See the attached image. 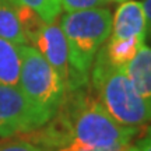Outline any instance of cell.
I'll use <instances>...</instances> for the list:
<instances>
[{"label": "cell", "mask_w": 151, "mask_h": 151, "mask_svg": "<svg viewBox=\"0 0 151 151\" xmlns=\"http://www.w3.org/2000/svg\"><path fill=\"white\" fill-rule=\"evenodd\" d=\"M86 87L66 92L62 106L34 143L45 150H59L69 144L94 148L129 144L139 127L118 123Z\"/></svg>", "instance_id": "6da1fadb"}, {"label": "cell", "mask_w": 151, "mask_h": 151, "mask_svg": "<svg viewBox=\"0 0 151 151\" xmlns=\"http://www.w3.org/2000/svg\"><path fill=\"white\" fill-rule=\"evenodd\" d=\"M60 28L69 52V92L88 84L95 55L112 31V14L102 7L66 13L60 18Z\"/></svg>", "instance_id": "7a4b0ae2"}, {"label": "cell", "mask_w": 151, "mask_h": 151, "mask_svg": "<svg viewBox=\"0 0 151 151\" xmlns=\"http://www.w3.org/2000/svg\"><path fill=\"white\" fill-rule=\"evenodd\" d=\"M91 67L92 88L98 101L118 123L139 127L151 122V102L143 98L127 77L124 67L109 63L104 45Z\"/></svg>", "instance_id": "3957f363"}, {"label": "cell", "mask_w": 151, "mask_h": 151, "mask_svg": "<svg viewBox=\"0 0 151 151\" xmlns=\"http://www.w3.org/2000/svg\"><path fill=\"white\" fill-rule=\"evenodd\" d=\"M21 69L18 87L24 95L49 119L66 98V86L48 60L31 45H18Z\"/></svg>", "instance_id": "277c9868"}, {"label": "cell", "mask_w": 151, "mask_h": 151, "mask_svg": "<svg viewBox=\"0 0 151 151\" xmlns=\"http://www.w3.org/2000/svg\"><path fill=\"white\" fill-rule=\"evenodd\" d=\"M50 119L28 99L18 86L0 83V136L31 133Z\"/></svg>", "instance_id": "5b68a950"}, {"label": "cell", "mask_w": 151, "mask_h": 151, "mask_svg": "<svg viewBox=\"0 0 151 151\" xmlns=\"http://www.w3.org/2000/svg\"><path fill=\"white\" fill-rule=\"evenodd\" d=\"M31 43L39 53L42 55L48 63L65 81L67 86L69 80V52L66 43L65 34L56 21L45 22L41 31L32 38Z\"/></svg>", "instance_id": "8992f818"}, {"label": "cell", "mask_w": 151, "mask_h": 151, "mask_svg": "<svg viewBox=\"0 0 151 151\" xmlns=\"http://www.w3.org/2000/svg\"><path fill=\"white\" fill-rule=\"evenodd\" d=\"M112 38L147 37V18L143 4L134 0H126L118 7L112 17Z\"/></svg>", "instance_id": "52a82bcc"}, {"label": "cell", "mask_w": 151, "mask_h": 151, "mask_svg": "<svg viewBox=\"0 0 151 151\" xmlns=\"http://www.w3.org/2000/svg\"><path fill=\"white\" fill-rule=\"evenodd\" d=\"M124 71L137 92L151 102V48L144 43L124 66Z\"/></svg>", "instance_id": "ba28073f"}, {"label": "cell", "mask_w": 151, "mask_h": 151, "mask_svg": "<svg viewBox=\"0 0 151 151\" xmlns=\"http://www.w3.org/2000/svg\"><path fill=\"white\" fill-rule=\"evenodd\" d=\"M146 43V38L132 37V38H112L106 45H104L105 55L109 63L113 66L124 67L134 58L139 49Z\"/></svg>", "instance_id": "9c48e42d"}, {"label": "cell", "mask_w": 151, "mask_h": 151, "mask_svg": "<svg viewBox=\"0 0 151 151\" xmlns=\"http://www.w3.org/2000/svg\"><path fill=\"white\" fill-rule=\"evenodd\" d=\"M21 58L18 45L0 38V83L18 86Z\"/></svg>", "instance_id": "30bf717a"}, {"label": "cell", "mask_w": 151, "mask_h": 151, "mask_svg": "<svg viewBox=\"0 0 151 151\" xmlns=\"http://www.w3.org/2000/svg\"><path fill=\"white\" fill-rule=\"evenodd\" d=\"M0 38L16 45H28L11 0H0Z\"/></svg>", "instance_id": "8fae6325"}, {"label": "cell", "mask_w": 151, "mask_h": 151, "mask_svg": "<svg viewBox=\"0 0 151 151\" xmlns=\"http://www.w3.org/2000/svg\"><path fill=\"white\" fill-rule=\"evenodd\" d=\"M11 1L34 10L45 22L56 21V18L62 11L60 0H11Z\"/></svg>", "instance_id": "7c38bea8"}, {"label": "cell", "mask_w": 151, "mask_h": 151, "mask_svg": "<svg viewBox=\"0 0 151 151\" xmlns=\"http://www.w3.org/2000/svg\"><path fill=\"white\" fill-rule=\"evenodd\" d=\"M106 1L108 0H60V6L66 13H73V11L97 9L104 6Z\"/></svg>", "instance_id": "4fadbf2b"}, {"label": "cell", "mask_w": 151, "mask_h": 151, "mask_svg": "<svg viewBox=\"0 0 151 151\" xmlns=\"http://www.w3.org/2000/svg\"><path fill=\"white\" fill-rule=\"evenodd\" d=\"M0 151H46V150H43L41 146H38L32 141L20 139V140L11 141V143H7V144H1Z\"/></svg>", "instance_id": "5bb4252c"}, {"label": "cell", "mask_w": 151, "mask_h": 151, "mask_svg": "<svg viewBox=\"0 0 151 151\" xmlns=\"http://www.w3.org/2000/svg\"><path fill=\"white\" fill-rule=\"evenodd\" d=\"M129 144H113L109 147H101V148H94V147H86V146H77V144H69L59 148L56 151H122L124 147Z\"/></svg>", "instance_id": "9a60e30c"}, {"label": "cell", "mask_w": 151, "mask_h": 151, "mask_svg": "<svg viewBox=\"0 0 151 151\" xmlns=\"http://www.w3.org/2000/svg\"><path fill=\"white\" fill-rule=\"evenodd\" d=\"M137 148L140 151H151V126L148 127L146 134L143 136V139L137 143Z\"/></svg>", "instance_id": "2e32d148"}, {"label": "cell", "mask_w": 151, "mask_h": 151, "mask_svg": "<svg viewBox=\"0 0 151 151\" xmlns=\"http://www.w3.org/2000/svg\"><path fill=\"white\" fill-rule=\"evenodd\" d=\"M143 9L147 18V34L151 35V0H143Z\"/></svg>", "instance_id": "e0dca14e"}, {"label": "cell", "mask_w": 151, "mask_h": 151, "mask_svg": "<svg viewBox=\"0 0 151 151\" xmlns=\"http://www.w3.org/2000/svg\"><path fill=\"white\" fill-rule=\"evenodd\" d=\"M122 151H140L137 148V146H133V147H124Z\"/></svg>", "instance_id": "ac0fdd59"}, {"label": "cell", "mask_w": 151, "mask_h": 151, "mask_svg": "<svg viewBox=\"0 0 151 151\" xmlns=\"http://www.w3.org/2000/svg\"><path fill=\"white\" fill-rule=\"evenodd\" d=\"M112 1H126V0H112Z\"/></svg>", "instance_id": "d6986e66"}]
</instances>
